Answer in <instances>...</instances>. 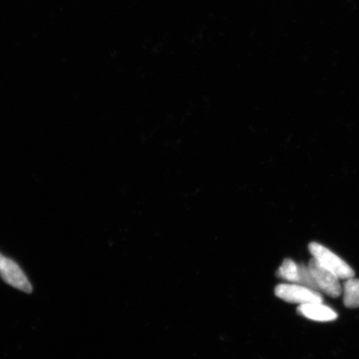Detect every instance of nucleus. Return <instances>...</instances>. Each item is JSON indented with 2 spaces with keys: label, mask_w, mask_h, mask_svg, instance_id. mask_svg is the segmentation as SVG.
I'll list each match as a JSON object with an SVG mask.
<instances>
[{
  "label": "nucleus",
  "mask_w": 359,
  "mask_h": 359,
  "mask_svg": "<svg viewBox=\"0 0 359 359\" xmlns=\"http://www.w3.org/2000/svg\"><path fill=\"white\" fill-rule=\"evenodd\" d=\"M308 266L316 280L318 290L331 298H338L343 293L338 276L323 266L316 259L309 260Z\"/></svg>",
  "instance_id": "7ed1b4c3"
},
{
  "label": "nucleus",
  "mask_w": 359,
  "mask_h": 359,
  "mask_svg": "<svg viewBox=\"0 0 359 359\" xmlns=\"http://www.w3.org/2000/svg\"><path fill=\"white\" fill-rule=\"evenodd\" d=\"M4 255L2 254H0V263H1L2 259H4Z\"/></svg>",
  "instance_id": "1a4fd4ad"
},
{
  "label": "nucleus",
  "mask_w": 359,
  "mask_h": 359,
  "mask_svg": "<svg viewBox=\"0 0 359 359\" xmlns=\"http://www.w3.org/2000/svg\"><path fill=\"white\" fill-rule=\"evenodd\" d=\"M277 275L281 279L289 281L292 284H298L299 279V264H296L294 260L286 259L282 263Z\"/></svg>",
  "instance_id": "0eeeda50"
},
{
  "label": "nucleus",
  "mask_w": 359,
  "mask_h": 359,
  "mask_svg": "<svg viewBox=\"0 0 359 359\" xmlns=\"http://www.w3.org/2000/svg\"><path fill=\"white\" fill-rule=\"evenodd\" d=\"M0 276L2 280L13 288L31 293L32 292V285L25 276L24 271L13 260L4 257L0 263Z\"/></svg>",
  "instance_id": "20e7f679"
},
{
  "label": "nucleus",
  "mask_w": 359,
  "mask_h": 359,
  "mask_svg": "<svg viewBox=\"0 0 359 359\" xmlns=\"http://www.w3.org/2000/svg\"><path fill=\"white\" fill-rule=\"evenodd\" d=\"M299 279L298 285H303L304 287H307V288L320 292V290H318V289L316 280H314L313 277L312 276V273L311 271V269H309V266H305L304 264H299Z\"/></svg>",
  "instance_id": "6e6552de"
},
{
  "label": "nucleus",
  "mask_w": 359,
  "mask_h": 359,
  "mask_svg": "<svg viewBox=\"0 0 359 359\" xmlns=\"http://www.w3.org/2000/svg\"><path fill=\"white\" fill-rule=\"evenodd\" d=\"M344 304L349 309L359 308V280L349 278L343 287Z\"/></svg>",
  "instance_id": "423d86ee"
},
{
  "label": "nucleus",
  "mask_w": 359,
  "mask_h": 359,
  "mask_svg": "<svg viewBox=\"0 0 359 359\" xmlns=\"http://www.w3.org/2000/svg\"><path fill=\"white\" fill-rule=\"evenodd\" d=\"M275 294L285 302L291 304L323 303L324 298L320 292L298 284H281L276 286Z\"/></svg>",
  "instance_id": "f03ea898"
},
{
  "label": "nucleus",
  "mask_w": 359,
  "mask_h": 359,
  "mask_svg": "<svg viewBox=\"0 0 359 359\" xmlns=\"http://www.w3.org/2000/svg\"><path fill=\"white\" fill-rule=\"evenodd\" d=\"M309 250L313 259H316L323 266L333 272L339 280H348L355 276L353 269L344 260L332 252L325 246L313 242L309 245Z\"/></svg>",
  "instance_id": "f257e3e1"
},
{
  "label": "nucleus",
  "mask_w": 359,
  "mask_h": 359,
  "mask_svg": "<svg viewBox=\"0 0 359 359\" xmlns=\"http://www.w3.org/2000/svg\"><path fill=\"white\" fill-rule=\"evenodd\" d=\"M300 316L318 322H330L338 318V314L323 303L300 304L298 307Z\"/></svg>",
  "instance_id": "39448f33"
}]
</instances>
